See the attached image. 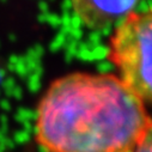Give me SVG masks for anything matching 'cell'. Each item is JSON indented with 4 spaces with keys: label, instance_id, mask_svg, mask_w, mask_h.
Returning <instances> with one entry per match:
<instances>
[{
    "label": "cell",
    "instance_id": "obj_1",
    "mask_svg": "<svg viewBox=\"0 0 152 152\" xmlns=\"http://www.w3.org/2000/svg\"><path fill=\"white\" fill-rule=\"evenodd\" d=\"M151 122L145 103L116 74L74 72L42 96L36 141L43 152H135Z\"/></svg>",
    "mask_w": 152,
    "mask_h": 152
},
{
    "label": "cell",
    "instance_id": "obj_2",
    "mask_svg": "<svg viewBox=\"0 0 152 152\" xmlns=\"http://www.w3.org/2000/svg\"><path fill=\"white\" fill-rule=\"evenodd\" d=\"M108 60L127 88L152 104V7L133 12L116 25L109 40Z\"/></svg>",
    "mask_w": 152,
    "mask_h": 152
},
{
    "label": "cell",
    "instance_id": "obj_3",
    "mask_svg": "<svg viewBox=\"0 0 152 152\" xmlns=\"http://www.w3.org/2000/svg\"><path fill=\"white\" fill-rule=\"evenodd\" d=\"M140 0H71L79 20L92 30L120 24L134 12Z\"/></svg>",
    "mask_w": 152,
    "mask_h": 152
},
{
    "label": "cell",
    "instance_id": "obj_4",
    "mask_svg": "<svg viewBox=\"0 0 152 152\" xmlns=\"http://www.w3.org/2000/svg\"><path fill=\"white\" fill-rule=\"evenodd\" d=\"M135 152H152V122L144 133Z\"/></svg>",
    "mask_w": 152,
    "mask_h": 152
}]
</instances>
